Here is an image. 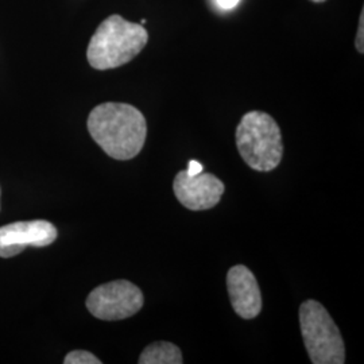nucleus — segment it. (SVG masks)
Masks as SVG:
<instances>
[{"mask_svg": "<svg viewBox=\"0 0 364 364\" xmlns=\"http://www.w3.org/2000/svg\"><path fill=\"white\" fill-rule=\"evenodd\" d=\"M88 130L105 154L117 161H129L142 151L147 124L144 114L134 105L105 103L92 109Z\"/></svg>", "mask_w": 364, "mask_h": 364, "instance_id": "obj_1", "label": "nucleus"}, {"mask_svg": "<svg viewBox=\"0 0 364 364\" xmlns=\"http://www.w3.org/2000/svg\"><path fill=\"white\" fill-rule=\"evenodd\" d=\"M149 41L144 25L129 22L120 15H111L92 36L87 58L97 70L126 65L142 52Z\"/></svg>", "mask_w": 364, "mask_h": 364, "instance_id": "obj_2", "label": "nucleus"}, {"mask_svg": "<svg viewBox=\"0 0 364 364\" xmlns=\"http://www.w3.org/2000/svg\"><path fill=\"white\" fill-rule=\"evenodd\" d=\"M236 146L243 161L257 171H273L284 156L281 129L273 117L262 111H250L242 117Z\"/></svg>", "mask_w": 364, "mask_h": 364, "instance_id": "obj_3", "label": "nucleus"}, {"mask_svg": "<svg viewBox=\"0 0 364 364\" xmlns=\"http://www.w3.org/2000/svg\"><path fill=\"white\" fill-rule=\"evenodd\" d=\"M299 326L305 348L313 364H343L346 362V346L326 308L308 299L299 306Z\"/></svg>", "mask_w": 364, "mask_h": 364, "instance_id": "obj_4", "label": "nucleus"}, {"mask_svg": "<svg viewBox=\"0 0 364 364\" xmlns=\"http://www.w3.org/2000/svg\"><path fill=\"white\" fill-rule=\"evenodd\" d=\"M144 293L129 281H112L92 290L87 308L96 318L105 321L124 320L144 306Z\"/></svg>", "mask_w": 364, "mask_h": 364, "instance_id": "obj_5", "label": "nucleus"}, {"mask_svg": "<svg viewBox=\"0 0 364 364\" xmlns=\"http://www.w3.org/2000/svg\"><path fill=\"white\" fill-rule=\"evenodd\" d=\"M173 191L177 200L191 210H207L219 204L225 191L224 183L210 173L189 176L181 170L173 182Z\"/></svg>", "mask_w": 364, "mask_h": 364, "instance_id": "obj_6", "label": "nucleus"}, {"mask_svg": "<svg viewBox=\"0 0 364 364\" xmlns=\"http://www.w3.org/2000/svg\"><path fill=\"white\" fill-rule=\"evenodd\" d=\"M57 239V228L46 220L18 221L0 227V257L13 258L27 246L46 247Z\"/></svg>", "mask_w": 364, "mask_h": 364, "instance_id": "obj_7", "label": "nucleus"}, {"mask_svg": "<svg viewBox=\"0 0 364 364\" xmlns=\"http://www.w3.org/2000/svg\"><path fill=\"white\" fill-rule=\"evenodd\" d=\"M227 289L235 312L251 320L262 311V294L255 275L243 264H236L227 274Z\"/></svg>", "mask_w": 364, "mask_h": 364, "instance_id": "obj_8", "label": "nucleus"}, {"mask_svg": "<svg viewBox=\"0 0 364 364\" xmlns=\"http://www.w3.org/2000/svg\"><path fill=\"white\" fill-rule=\"evenodd\" d=\"M182 353L177 346L169 341H156L144 348L139 356V364H181Z\"/></svg>", "mask_w": 364, "mask_h": 364, "instance_id": "obj_9", "label": "nucleus"}, {"mask_svg": "<svg viewBox=\"0 0 364 364\" xmlns=\"http://www.w3.org/2000/svg\"><path fill=\"white\" fill-rule=\"evenodd\" d=\"M65 364H102V360L88 351L69 352L64 359Z\"/></svg>", "mask_w": 364, "mask_h": 364, "instance_id": "obj_10", "label": "nucleus"}, {"mask_svg": "<svg viewBox=\"0 0 364 364\" xmlns=\"http://www.w3.org/2000/svg\"><path fill=\"white\" fill-rule=\"evenodd\" d=\"M355 46L356 50L359 53H364V13H360L359 18V28H358V34H356V41H355Z\"/></svg>", "mask_w": 364, "mask_h": 364, "instance_id": "obj_11", "label": "nucleus"}, {"mask_svg": "<svg viewBox=\"0 0 364 364\" xmlns=\"http://www.w3.org/2000/svg\"><path fill=\"white\" fill-rule=\"evenodd\" d=\"M215 1H216L218 7L223 11H230L239 4L240 0H215Z\"/></svg>", "mask_w": 364, "mask_h": 364, "instance_id": "obj_12", "label": "nucleus"}, {"mask_svg": "<svg viewBox=\"0 0 364 364\" xmlns=\"http://www.w3.org/2000/svg\"><path fill=\"white\" fill-rule=\"evenodd\" d=\"M201 171H204L203 169V165L200 164V162H197V161H189V166H188V169H186V173L189 174V176H195V174H198V173H201Z\"/></svg>", "mask_w": 364, "mask_h": 364, "instance_id": "obj_13", "label": "nucleus"}, {"mask_svg": "<svg viewBox=\"0 0 364 364\" xmlns=\"http://www.w3.org/2000/svg\"><path fill=\"white\" fill-rule=\"evenodd\" d=\"M314 3H323V1H326V0H312Z\"/></svg>", "mask_w": 364, "mask_h": 364, "instance_id": "obj_14", "label": "nucleus"}]
</instances>
